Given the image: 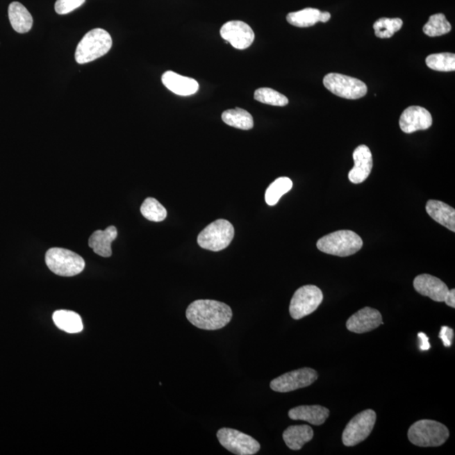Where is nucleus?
<instances>
[{
	"mask_svg": "<svg viewBox=\"0 0 455 455\" xmlns=\"http://www.w3.org/2000/svg\"><path fill=\"white\" fill-rule=\"evenodd\" d=\"M185 315L194 326L215 331L226 326L232 319L231 308L226 304L210 299H199L187 308Z\"/></svg>",
	"mask_w": 455,
	"mask_h": 455,
	"instance_id": "obj_1",
	"label": "nucleus"
},
{
	"mask_svg": "<svg viewBox=\"0 0 455 455\" xmlns=\"http://www.w3.org/2000/svg\"><path fill=\"white\" fill-rule=\"evenodd\" d=\"M113 47V39L108 31L97 28L89 31L78 43L75 60L80 65L93 62L104 56Z\"/></svg>",
	"mask_w": 455,
	"mask_h": 455,
	"instance_id": "obj_2",
	"label": "nucleus"
},
{
	"mask_svg": "<svg viewBox=\"0 0 455 455\" xmlns=\"http://www.w3.org/2000/svg\"><path fill=\"white\" fill-rule=\"evenodd\" d=\"M363 240L351 231H338L322 237L317 241V248L326 254L336 256L354 255L363 247Z\"/></svg>",
	"mask_w": 455,
	"mask_h": 455,
	"instance_id": "obj_3",
	"label": "nucleus"
},
{
	"mask_svg": "<svg viewBox=\"0 0 455 455\" xmlns=\"http://www.w3.org/2000/svg\"><path fill=\"white\" fill-rule=\"evenodd\" d=\"M449 437L448 427L433 420H420L411 425L408 438L411 444L418 447H438Z\"/></svg>",
	"mask_w": 455,
	"mask_h": 455,
	"instance_id": "obj_4",
	"label": "nucleus"
},
{
	"mask_svg": "<svg viewBox=\"0 0 455 455\" xmlns=\"http://www.w3.org/2000/svg\"><path fill=\"white\" fill-rule=\"evenodd\" d=\"M45 260L51 272L62 276L80 274L85 267L80 255L63 248H51L46 253Z\"/></svg>",
	"mask_w": 455,
	"mask_h": 455,
	"instance_id": "obj_5",
	"label": "nucleus"
},
{
	"mask_svg": "<svg viewBox=\"0 0 455 455\" xmlns=\"http://www.w3.org/2000/svg\"><path fill=\"white\" fill-rule=\"evenodd\" d=\"M233 236L235 228L232 224L225 220H217L199 233L197 243L205 250L220 251L229 247Z\"/></svg>",
	"mask_w": 455,
	"mask_h": 455,
	"instance_id": "obj_6",
	"label": "nucleus"
},
{
	"mask_svg": "<svg viewBox=\"0 0 455 455\" xmlns=\"http://www.w3.org/2000/svg\"><path fill=\"white\" fill-rule=\"evenodd\" d=\"M323 301L322 291L315 285H306L295 292L290 313L292 319L300 320L313 313Z\"/></svg>",
	"mask_w": 455,
	"mask_h": 455,
	"instance_id": "obj_7",
	"label": "nucleus"
},
{
	"mask_svg": "<svg viewBox=\"0 0 455 455\" xmlns=\"http://www.w3.org/2000/svg\"><path fill=\"white\" fill-rule=\"evenodd\" d=\"M323 84L328 90L339 97L358 100L367 92V85L358 78L340 74H328Z\"/></svg>",
	"mask_w": 455,
	"mask_h": 455,
	"instance_id": "obj_8",
	"label": "nucleus"
},
{
	"mask_svg": "<svg viewBox=\"0 0 455 455\" xmlns=\"http://www.w3.org/2000/svg\"><path fill=\"white\" fill-rule=\"evenodd\" d=\"M375 422L376 413L373 410H365L356 415L343 431V445L353 447L365 440L373 431Z\"/></svg>",
	"mask_w": 455,
	"mask_h": 455,
	"instance_id": "obj_9",
	"label": "nucleus"
},
{
	"mask_svg": "<svg viewBox=\"0 0 455 455\" xmlns=\"http://www.w3.org/2000/svg\"><path fill=\"white\" fill-rule=\"evenodd\" d=\"M220 445L235 454L253 455L260 449L258 441L249 435L232 429L224 427L217 433Z\"/></svg>",
	"mask_w": 455,
	"mask_h": 455,
	"instance_id": "obj_10",
	"label": "nucleus"
},
{
	"mask_svg": "<svg viewBox=\"0 0 455 455\" xmlns=\"http://www.w3.org/2000/svg\"><path fill=\"white\" fill-rule=\"evenodd\" d=\"M317 379V372L310 367H304V369L288 372L273 379L270 387L276 392H291L311 386Z\"/></svg>",
	"mask_w": 455,
	"mask_h": 455,
	"instance_id": "obj_11",
	"label": "nucleus"
},
{
	"mask_svg": "<svg viewBox=\"0 0 455 455\" xmlns=\"http://www.w3.org/2000/svg\"><path fill=\"white\" fill-rule=\"evenodd\" d=\"M221 37L236 49L245 50L255 40V33L248 24L232 21L224 24L220 29Z\"/></svg>",
	"mask_w": 455,
	"mask_h": 455,
	"instance_id": "obj_12",
	"label": "nucleus"
},
{
	"mask_svg": "<svg viewBox=\"0 0 455 455\" xmlns=\"http://www.w3.org/2000/svg\"><path fill=\"white\" fill-rule=\"evenodd\" d=\"M432 125V115L422 106H410L402 113L401 118H399V128L405 133L427 130Z\"/></svg>",
	"mask_w": 455,
	"mask_h": 455,
	"instance_id": "obj_13",
	"label": "nucleus"
},
{
	"mask_svg": "<svg viewBox=\"0 0 455 455\" xmlns=\"http://www.w3.org/2000/svg\"><path fill=\"white\" fill-rule=\"evenodd\" d=\"M381 324L383 318L381 312L373 308L365 307L347 320V328L354 333L362 334L373 331Z\"/></svg>",
	"mask_w": 455,
	"mask_h": 455,
	"instance_id": "obj_14",
	"label": "nucleus"
},
{
	"mask_svg": "<svg viewBox=\"0 0 455 455\" xmlns=\"http://www.w3.org/2000/svg\"><path fill=\"white\" fill-rule=\"evenodd\" d=\"M413 286L419 294L429 297L436 302H445L449 291L448 286L442 280L429 274L415 276Z\"/></svg>",
	"mask_w": 455,
	"mask_h": 455,
	"instance_id": "obj_15",
	"label": "nucleus"
},
{
	"mask_svg": "<svg viewBox=\"0 0 455 455\" xmlns=\"http://www.w3.org/2000/svg\"><path fill=\"white\" fill-rule=\"evenodd\" d=\"M354 167L348 174V178L354 184L362 183L370 176L373 168V156L370 149L366 145H359L354 150Z\"/></svg>",
	"mask_w": 455,
	"mask_h": 455,
	"instance_id": "obj_16",
	"label": "nucleus"
},
{
	"mask_svg": "<svg viewBox=\"0 0 455 455\" xmlns=\"http://www.w3.org/2000/svg\"><path fill=\"white\" fill-rule=\"evenodd\" d=\"M162 83L174 94L181 97H189L196 94L199 89V83L192 78L182 76L173 71H167L162 75Z\"/></svg>",
	"mask_w": 455,
	"mask_h": 455,
	"instance_id": "obj_17",
	"label": "nucleus"
},
{
	"mask_svg": "<svg viewBox=\"0 0 455 455\" xmlns=\"http://www.w3.org/2000/svg\"><path fill=\"white\" fill-rule=\"evenodd\" d=\"M330 411L322 406H300L288 411V417L292 420H301L312 425H322L329 417Z\"/></svg>",
	"mask_w": 455,
	"mask_h": 455,
	"instance_id": "obj_18",
	"label": "nucleus"
},
{
	"mask_svg": "<svg viewBox=\"0 0 455 455\" xmlns=\"http://www.w3.org/2000/svg\"><path fill=\"white\" fill-rule=\"evenodd\" d=\"M117 237L116 227L110 226L105 231H97L90 235L89 247L96 254L102 257H110L113 255L112 243Z\"/></svg>",
	"mask_w": 455,
	"mask_h": 455,
	"instance_id": "obj_19",
	"label": "nucleus"
},
{
	"mask_svg": "<svg viewBox=\"0 0 455 455\" xmlns=\"http://www.w3.org/2000/svg\"><path fill=\"white\" fill-rule=\"evenodd\" d=\"M429 215L442 226L455 231V210L449 205L441 201L429 200L426 205Z\"/></svg>",
	"mask_w": 455,
	"mask_h": 455,
	"instance_id": "obj_20",
	"label": "nucleus"
},
{
	"mask_svg": "<svg viewBox=\"0 0 455 455\" xmlns=\"http://www.w3.org/2000/svg\"><path fill=\"white\" fill-rule=\"evenodd\" d=\"M314 437L313 429L308 425L288 427L283 434L285 444L292 450L301 449Z\"/></svg>",
	"mask_w": 455,
	"mask_h": 455,
	"instance_id": "obj_21",
	"label": "nucleus"
},
{
	"mask_svg": "<svg viewBox=\"0 0 455 455\" xmlns=\"http://www.w3.org/2000/svg\"><path fill=\"white\" fill-rule=\"evenodd\" d=\"M9 19L13 29L18 33H26L33 28V19L26 8L19 2L11 3L9 6Z\"/></svg>",
	"mask_w": 455,
	"mask_h": 455,
	"instance_id": "obj_22",
	"label": "nucleus"
},
{
	"mask_svg": "<svg viewBox=\"0 0 455 455\" xmlns=\"http://www.w3.org/2000/svg\"><path fill=\"white\" fill-rule=\"evenodd\" d=\"M53 320L59 329L68 333H78L83 330L81 317L74 311H58L53 314Z\"/></svg>",
	"mask_w": 455,
	"mask_h": 455,
	"instance_id": "obj_23",
	"label": "nucleus"
},
{
	"mask_svg": "<svg viewBox=\"0 0 455 455\" xmlns=\"http://www.w3.org/2000/svg\"><path fill=\"white\" fill-rule=\"evenodd\" d=\"M224 124L233 128L250 130L254 126V121L250 113L241 108L225 110L222 114Z\"/></svg>",
	"mask_w": 455,
	"mask_h": 455,
	"instance_id": "obj_24",
	"label": "nucleus"
},
{
	"mask_svg": "<svg viewBox=\"0 0 455 455\" xmlns=\"http://www.w3.org/2000/svg\"><path fill=\"white\" fill-rule=\"evenodd\" d=\"M320 13L317 9L313 8H306L297 12H292L287 15V21L292 26L297 27H311L320 22Z\"/></svg>",
	"mask_w": 455,
	"mask_h": 455,
	"instance_id": "obj_25",
	"label": "nucleus"
},
{
	"mask_svg": "<svg viewBox=\"0 0 455 455\" xmlns=\"http://www.w3.org/2000/svg\"><path fill=\"white\" fill-rule=\"evenodd\" d=\"M292 188V182L288 177H280L272 182L267 189L265 199L269 206H274L279 203L284 194L290 192Z\"/></svg>",
	"mask_w": 455,
	"mask_h": 455,
	"instance_id": "obj_26",
	"label": "nucleus"
},
{
	"mask_svg": "<svg viewBox=\"0 0 455 455\" xmlns=\"http://www.w3.org/2000/svg\"><path fill=\"white\" fill-rule=\"evenodd\" d=\"M452 29L451 24L442 14L431 15L429 21L423 26V33L430 38L440 37Z\"/></svg>",
	"mask_w": 455,
	"mask_h": 455,
	"instance_id": "obj_27",
	"label": "nucleus"
},
{
	"mask_svg": "<svg viewBox=\"0 0 455 455\" xmlns=\"http://www.w3.org/2000/svg\"><path fill=\"white\" fill-rule=\"evenodd\" d=\"M142 216L153 222H161L167 217V211L159 201L153 197H148L142 204L140 208Z\"/></svg>",
	"mask_w": 455,
	"mask_h": 455,
	"instance_id": "obj_28",
	"label": "nucleus"
},
{
	"mask_svg": "<svg viewBox=\"0 0 455 455\" xmlns=\"http://www.w3.org/2000/svg\"><path fill=\"white\" fill-rule=\"evenodd\" d=\"M426 65L433 70L451 72L455 70V55L450 53L429 55L426 58Z\"/></svg>",
	"mask_w": 455,
	"mask_h": 455,
	"instance_id": "obj_29",
	"label": "nucleus"
},
{
	"mask_svg": "<svg viewBox=\"0 0 455 455\" xmlns=\"http://www.w3.org/2000/svg\"><path fill=\"white\" fill-rule=\"evenodd\" d=\"M402 19L381 18L374 24V33L379 38H390L402 29Z\"/></svg>",
	"mask_w": 455,
	"mask_h": 455,
	"instance_id": "obj_30",
	"label": "nucleus"
},
{
	"mask_svg": "<svg viewBox=\"0 0 455 455\" xmlns=\"http://www.w3.org/2000/svg\"><path fill=\"white\" fill-rule=\"evenodd\" d=\"M254 97L255 100L263 104L274 106H285L288 104V99L286 97L270 88L256 90Z\"/></svg>",
	"mask_w": 455,
	"mask_h": 455,
	"instance_id": "obj_31",
	"label": "nucleus"
},
{
	"mask_svg": "<svg viewBox=\"0 0 455 455\" xmlns=\"http://www.w3.org/2000/svg\"><path fill=\"white\" fill-rule=\"evenodd\" d=\"M85 0H57L55 11L58 15H67L84 5Z\"/></svg>",
	"mask_w": 455,
	"mask_h": 455,
	"instance_id": "obj_32",
	"label": "nucleus"
},
{
	"mask_svg": "<svg viewBox=\"0 0 455 455\" xmlns=\"http://www.w3.org/2000/svg\"><path fill=\"white\" fill-rule=\"evenodd\" d=\"M439 338L442 340L444 342V345L446 347H449L452 345L453 338H454V331L448 326H442L441 328L440 333H439Z\"/></svg>",
	"mask_w": 455,
	"mask_h": 455,
	"instance_id": "obj_33",
	"label": "nucleus"
},
{
	"mask_svg": "<svg viewBox=\"0 0 455 455\" xmlns=\"http://www.w3.org/2000/svg\"><path fill=\"white\" fill-rule=\"evenodd\" d=\"M418 338L420 339V349L422 351H427L430 349V344L429 341V338H427V336L425 333H422V332H420V333L418 334Z\"/></svg>",
	"mask_w": 455,
	"mask_h": 455,
	"instance_id": "obj_34",
	"label": "nucleus"
},
{
	"mask_svg": "<svg viewBox=\"0 0 455 455\" xmlns=\"http://www.w3.org/2000/svg\"><path fill=\"white\" fill-rule=\"evenodd\" d=\"M445 304L447 306L452 308H455V290L453 288V290H451L449 291L448 295L446 296V299L445 300Z\"/></svg>",
	"mask_w": 455,
	"mask_h": 455,
	"instance_id": "obj_35",
	"label": "nucleus"
},
{
	"mask_svg": "<svg viewBox=\"0 0 455 455\" xmlns=\"http://www.w3.org/2000/svg\"><path fill=\"white\" fill-rule=\"evenodd\" d=\"M331 19V14L329 12H322L320 13V22H323L326 23L327 22H329Z\"/></svg>",
	"mask_w": 455,
	"mask_h": 455,
	"instance_id": "obj_36",
	"label": "nucleus"
}]
</instances>
